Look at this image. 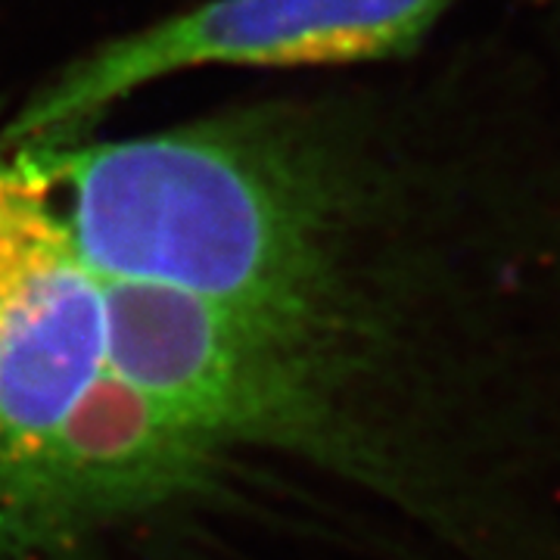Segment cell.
<instances>
[{
  "label": "cell",
  "instance_id": "obj_1",
  "mask_svg": "<svg viewBox=\"0 0 560 560\" xmlns=\"http://www.w3.org/2000/svg\"><path fill=\"white\" fill-rule=\"evenodd\" d=\"M452 0H209L72 62L0 128V153L57 143L109 103L197 66H324L408 50Z\"/></svg>",
  "mask_w": 560,
  "mask_h": 560
},
{
  "label": "cell",
  "instance_id": "obj_2",
  "mask_svg": "<svg viewBox=\"0 0 560 560\" xmlns=\"http://www.w3.org/2000/svg\"><path fill=\"white\" fill-rule=\"evenodd\" d=\"M0 156V489L57 440L106 368L103 280L57 187L25 153Z\"/></svg>",
  "mask_w": 560,
  "mask_h": 560
}]
</instances>
